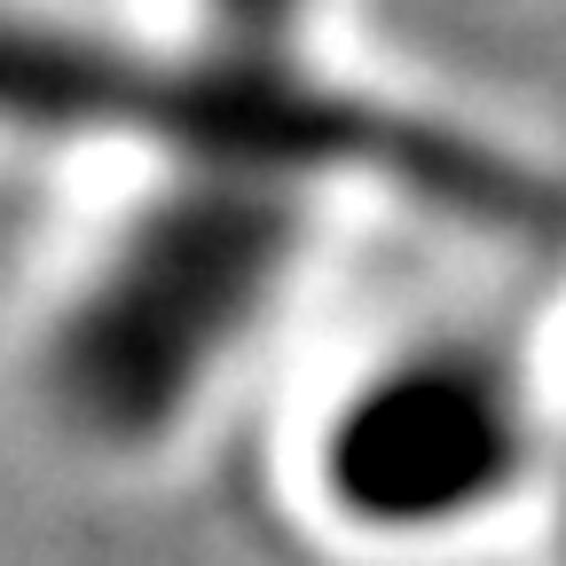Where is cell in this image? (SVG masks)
<instances>
[{"mask_svg":"<svg viewBox=\"0 0 566 566\" xmlns=\"http://www.w3.org/2000/svg\"><path fill=\"white\" fill-rule=\"evenodd\" d=\"M17 142L63 181L17 370L40 441L150 480L283 394L354 229L558 252L566 174L394 87L346 24L17 0Z\"/></svg>","mask_w":566,"mask_h":566,"instance_id":"obj_1","label":"cell"},{"mask_svg":"<svg viewBox=\"0 0 566 566\" xmlns=\"http://www.w3.org/2000/svg\"><path fill=\"white\" fill-rule=\"evenodd\" d=\"M558 441V315L394 307L315 331L268 401L275 504L331 566H520Z\"/></svg>","mask_w":566,"mask_h":566,"instance_id":"obj_2","label":"cell"},{"mask_svg":"<svg viewBox=\"0 0 566 566\" xmlns=\"http://www.w3.org/2000/svg\"><path fill=\"white\" fill-rule=\"evenodd\" d=\"M520 566H566V307H558V441H551V488H543V520H535Z\"/></svg>","mask_w":566,"mask_h":566,"instance_id":"obj_3","label":"cell"}]
</instances>
